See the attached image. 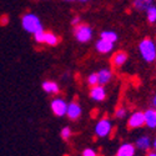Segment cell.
Instances as JSON below:
<instances>
[{
    "instance_id": "cell-22",
    "label": "cell",
    "mask_w": 156,
    "mask_h": 156,
    "mask_svg": "<svg viewBox=\"0 0 156 156\" xmlns=\"http://www.w3.org/2000/svg\"><path fill=\"white\" fill-rule=\"evenodd\" d=\"M34 39H35V41L39 43V44L44 43V39H45V30H40V31H37L36 34H34Z\"/></svg>"
},
{
    "instance_id": "cell-27",
    "label": "cell",
    "mask_w": 156,
    "mask_h": 156,
    "mask_svg": "<svg viewBox=\"0 0 156 156\" xmlns=\"http://www.w3.org/2000/svg\"><path fill=\"white\" fill-rule=\"evenodd\" d=\"M151 104H152V108H155V109H156V95L152 98V100H151Z\"/></svg>"
},
{
    "instance_id": "cell-30",
    "label": "cell",
    "mask_w": 156,
    "mask_h": 156,
    "mask_svg": "<svg viewBox=\"0 0 156 156\" xmlns=\"http://www.w3.org/2000/svg\"><path fill=\"white\" fill-rule=\"evenodd\" d=\"M79 2H83V3H86V2H89V0H79Z\"/></svg>"
},
{
    "instance_id": "cell-4",
    "label": "cell",
    "mask_w": 156,
    "mask_h": 156,
    "mask_svg": "<svg viewBox=\"0 0 156 156\" xmlns=\"http://www.w3.org/2000/svg\"><path fill=\"white\" fill-rule=\"evenodd\" d=\"M112 129V124L110 121V119L108 118H102L101 120L98 121L96 126H95V134L98 137H106Z\"/></svg>"
},
{
    "instance_id": "cell-9",
    "label": "cell",
    "mask_w": 156,
    "mask_h": 156,
    "mask_svg": "<svg viewBox=\"0 0 156 156\" xmlns=\"http://www.w3.org/2000/svg\"><path fill=\"white\" fill-rule=\"evenodd\" d=\"M126 61H127V53H125V51H116L111 56V64L115 68L124 66V64H126Z\"/></svg>"
},
{
    "instance_id": "cell-10",
    "label": "cell",
    "mask_w": 156,
    "mask_h": 156,
    "mask_svg": "<svg viewBox=\"0 0 156 156\" xmlns=\"http://www.w3.org/2000/svg\"><path fill=\"white\" fill-rule=\"evenodd\" d=\"M136 152V146L130 144V142H126V144H122L118 151H116V156H135Z\"/></svg>"
},
{
    "instance_id": "cell-3",
    "label": "cell",
    "mask_w": 156,
    "mask_h": 156,
    "mask_svg": "<svg viewBox=\"0 0 156 156\" xmlns=\"http://www.w3.org/2000/svg\"><path fill=\"white\" fill-rule=\"evenodd\" d=\"M74 35L79 43L86 44L93 39V29L87 24L81 23L79 25H76V27H74Z\"/></svg>"
},
{
    "instance_id": "cell-2",
    "label": "cell",
    "mask_w": 156,
    "mask_h": 156,
    "mask_svg": "<svg viewBox=\"0 0 156 156\" xmlns=\"http://www.w3.org/2000/svg\"><path fill=\"white\" fill-rule=\"evenodd\" d=\"M139 51L141 58L146 62H152L156 60V43L150 37L142 39L139 44Z\"/></svg>"
},
{
    "instance_id": "cell-19",
    "label": "cell",
    "mask_w": 156,
    "mask_h": 156,
    "mask_svg": "<svg viewBox=\"0 0 156 156\" xmlns=\"http://www.w3.org/2000/svg\"><path fill=\"white\" fill-rule=\"evenodd\" d=\"M146 18H147V21L150 24H154L156 23V6L155 5H151L146 11Z\"/></svg>"
},
{
    "instance_id": "cell-25",
    "label": "cell",
    "mask_w": 156,
    "mask_h": 156,
    "mask_svg": "<svg viewBox=\"0 0 156 156\" xmlns=\"http://www.w3.org/2000/svg\"><path fill=\"white\" fill-rule=\"evenodd\" d=\"M8 24H9V16L6 14H4L0 18V25H8Z\"/></svg>"
},
{
    "instance_id": "cell-14",
    "label": "cell",
    "mask_w": 156,
    "mask_h": 156,
    "mask_svg": "<svg viewBox=\"0 0 156 156\" xmlns=\"http://www.w3.org/2000/svg\"><path fill=\"white\" fill-rule=\"evenodd\" d=\"M145 125L150 129H155L156 127V109H147L145 112Z\"/></svg>"
},
{
    "instance_id": "cell-1",
    "label": "cell",
    "mask_w": 156,
    "mask_h": 156,
    "mask_svg": "<svg viewBox=\"0 0 156 156\" xmlns=\"http://www.w3.org/2000/svg\"><path fill=\"white\" fill-rule=\"evenodd\" d=\"M21 27L25 31H28L29 34H33V35L40 30H44L40 18H39L36 14H34V12H27V14L23 15Z\"/></svg>"
},
{
    "instance_id": "cell-31",
    "label": "cell",
    "mask_w": 156,
    "mask_h": 156,
    "mask_svg": "<svg viewBox=\"0 0 156 156\" xmlns=\"http://www.w3.org/2000/svg\"><path fill=\"white\" fill-rule=\"evenodd\" d=\"M66 2H74V0H66Z\"/></svg>"
},
{
    "instance_id": "cell-12",
    "label": "cell",
    "mask_w": 156,
    "mask_h": 156,
    "mask_svg": "<svg viewBox=\"0 0 156 156\" xmlns=\"http://www.w3.org/2000/svg\"><path fill=\"white\" fill-rule=\"evenodd\" d=\"M135 146L141 151H147L152 146V141L149 136H140L135 141Z\"/></svg>"
},
{
    "instance_id": "cell-18",
    "label": "cell",
    "mask_w": 156,
    "mask_h": 156,
    "mask_svg": "<svg viewBox=\"0 0 156 156\" xmlns=\"http://www.w3.org/2000/svg\"><path fill=\"white\" fill-rule=\"evenodd\" d=\"M100 37L104 39V40L106 41H110V43H116L118 41V34L112 30H104L101 34H100Z\"/></svg>"
},
{
    "instance_id": "cell-5",
    "label": "cell",
    "mask_w": 156,
    "mask_h": 156,
    "mask_svg": "<svg viewBox=\"0 0 156 156\" xmlns=\"http://www.w3.org/2000/svg\"><path fill=\"white\" fill-rule=\"evenodd\" d=\"M50 108H51V111L55 116H64L66 115V110H68V102L65 101L64 99L61 98H55L51 100L50 102Z\"/></svg>"
},
{
    "instance_id": "cell-23",
    "label": "cell",
    "mask_w": 156,
    "mask_h": 156,
    "mask_svg": "<svg viewBox=\"0 0 156 156\" xmlns=\"http://www.w3.org/2000/svg\"><path fill=\"white\" fill-rule=\"evenodd\" d=\"M126 109L124 108V106H121V108H118V109H116V111H115V116H116V118H118V119H124L125 118V116H126Z\"/></svg>"
},
{
    "instance_id": "cell-13",
    "label": "cell",
    "mask_w": 156,
    "mask_h": 156,
    "mask_svg": "<svg viewBox=\"0 0 156 156\" xmlns=\"http://www.w3.org/2000/svg\"><path fill=\"white\" fill-rule=\"evenodd\" d=\"M98 76H99V84L105 86L106 84H109L112 79V71L110 69L104 68L101 70L98 71Z\"/></svg>"
},
{
    "instance_id": "cell-7",
    "label": "cell",
    "mask_w": 156,
    "mask_h": 156,
    "mask_svg": "<svg viewBox=\"0 0 156 156\" xmlns=\"http://www.w3.org/2000/svg\"><path fill=\"white\" fill-rule=\"evenodd\" d=\"M81 114H83V109H81V105L77 101H71L68 104L66 116L70 120H73V121L77 120L81 116Z\"/></svg>"
},
{
    "instance_id": "cell-16",
    "label": "cell",
    "mask_w": 156,
    "mask_h": 156,
    "mask_svg": "<svg viewBox=\"0 0 156 156\" xmlns=\"http://www.w3.org/2000/svg\"><path fill=\"white\" fill-rule=\"evenodd\" d=\"M133 5L137 11H146L151 5H154V0H134Z\"/></svg>"
},
{
    "instance_id": "cell-20",
    "label": "cell",
    "mask_w": 156,
    "mask_h": 156,
    "mask_svg": "<svg viewBox=\"0 0 156 156\" xmlns=\"http://www.w3.org/2000/svg\"><path fill=\"white\" fill-rule=\"evenodd\" d=\"M71 135H73V131H71V129H70L69 126H65V127L61 129L60 136H61V139H62L64 141H68V140L71 137Z\"/></svg>"
},
{
    "instance_id": "cell-11",
    "label": "cell",
    "mask_w": 156,
    "mask_h": 156,
    "mask_svg": "<svg viewBox=\"0 0 156 156\" xmlns=\"http://www.w3.org/2000/svg\"><path fill=\"white\" fill-rule=\"evenodd\" d=\"M114 43H110V41H106V40H104V39H99V40L96 41V50L99 51L100 54H109L110 51H112L114 49Z\"/></svg>"
},
{
    "instance_id": "cell-21",
    "label": "cell",
    "mask_w": 156,
    "mask_h": 156,
    "mask_svg": "<svg viewBox=\"0 0 156 156\" xmlns=\"http://www.w3.org/2000/svg\"><path fill=\"white\" fill-rule=\"evenodd\" d=\"M99 84V76H98V73H93L87 76V85L90 87H93L95 85Z\"/></svg>"
},
{
    "instance_id": "cell-15",
    "label": "cell",
    "mask_w": 156,
    "mask_h": 156,
    "mask_svg": "<svg viewBox=\"0 0 156 156\" xmlns=\"http://www.w3.org/2000/svg\"><path fill=\"white\" fill-rule=\"evenodd\" d=\"M41 87L45 93L48 94H59L60 93V87H59V84L55 83V81H50V80H46L41 84Z\"/></svg>"
},
{
    "instance_id": "cell-29",
    "label": "cell",
    "mask_w": 156,
    "mask_h": 156,
    "mask_svg": "<svg viewBox=\"0 0 156 156\" xmlns=\"http://www.w3.org/2000/svg\"><path fill=\"white\" fill-rule=\"evenodd\" d=\"M146 156H156V151H150V152H147Z\"/></svg>"
},
{
    "instance_id": "cell-8",
    "label": "cell",
    "mask_w": 156,
    "mask_h": 156,
    "mask_svg": "<svg viewBox=\"0 0 156 156\" xmlns=\"http://www.w3.org/2000/svg\"><path fill=\"white\" fill-rule=\"evenodd\" d=\"M90 98L94 101H104L106 99V90L104 87V85H95L90 89Z\"/></svg>"
},
{
    "instance_id": "cell-28",
    "label": "cell",
    "mask_w": 156,
    "mask_h": 156,
    "mask_svg": "<svg viewBox=\"0 0 156 156\" xmlns=\"http://www.w3.org/2000/svg\"><path fill=\"white\" fill-rule=\"evenodd\" d=\"M152 149H154V151H156V139H154V141H152V146H151Z\"/></svg>"
},
{
    "instance_id": "cell-17",
    "label": "cell",
    "mask_w": 156,
    "mask_h": 156,
    "mask_svg": "<svg viewBox=\"0 0 156 156\" xmlns=\"http://www.w3.org/2000/svg\"><path fill=\"white\" fill-rule=\"evenodd\" d=\"M60 41V39L56 34L54 33H50V31H45V39H44V43L49 46H56Z\"/></svg>"
},
{
    "instance_id": "cell-26",
    "label": "cell",
    "mask_w": 156,
    "mask_h": 156,
    "mask_svg": "<svg viewBox=\"0 0 156 156\" xmlns=\"http://www.w3.org/2000/svg\"><path fill=\"white\" fill-rule=\"evenodd\" d=\"M71 24H73V27H76V25L81 24V19H80V16H75V18H73Z\"/></svg>"
},
{
    "instance_id": "cell-24",
    "label": "cell",
    "mask_w": 156,
    "mask_h": 156,
    "mask_svg": "<svg viewBox=\"0 0 156 156\" xmlns=\"http://www.w3.org/2000/svg\"><path fill=\"white\" fill-rule=\"evenodd\" d=\"M81 156H98V154H96V151H95L94 149H90V147H86V149H85V150L83 151Z\"/></svg>"
},
{
    "instance_id": "cell-6",
    "label": "cell",
    "mask_w": 156,
    "mask_h": 156,
    "mask_svg": "<svg viewBox=\"0 0 156 156\" xmlns=\"http://www.w3.org/2000/svg\"><path fill=\"white\" fill-rule=\"evenodd\" d=\"M127 125L130 129H139L145 125V114L142 111H136L131 114V116L129 118Z\"/></svg>"
}]
</instances>
